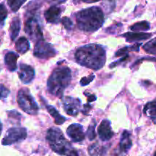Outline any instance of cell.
Returning <instances> with one entry per match:
<instances>
[{
  "label": "cell",
  "instance_id": "obj_33",
  "mask_svg": "<svg viewBox=\"0 0 156 156\" xmlns=\"http://www.w3.org/2000/svg\"><path fill=\"white\" fill-rule=\"evenodd\" d=\"M91 107L89 105H84V109H83V111H82V114H88V111H89V110L91 109Z\"/></svg>",
  "mask_w": 156,
  "mask_h": 156
},
{
  "label": "cell",
  "instance_id": "obj_22",
  "mask_svg": "<svg viewBox=\"0 0 156 156\" xmlns=\"http://www.w3.org/2000/svg\"><path fill=\"white\" fill-rule=\"evenodd\" d=\"M106 152V148L100 146L98 143H94L88 148L90 156H102Z\"/></svg>",
  "mask_w": 156,
  "mask_h": 156
},
{
  "label": "cell",
  "instance_id": "obj_36",
  "mask_svg": "<svg viewBox=\"0 0 156 156\" xmlns=\"http://www.w3.org/2000/svg\"><path fill=\"white\" fill-rule=\"evenodd\" d=\"M2 131V124L1 121H0V136H1Z\"/></svg>",
  "mask_w": 156,
  "mask_h": 156
},
{
  "label": "cell",
  "instance_id": "obj_7",
  "mask_svg": "<svg viewBox=\"0 0 156 156\" xmlns=\"http://www.w3.org/2000/svg\"><path fill=\"white\" fill-rule=\"evenodd\" d=\"M27 129L24 127H12L8 129L5 136L3 138L2 144L9 146L18 142L22 141L27 138Z\"/></svg>",
  "mask_w": 156,
  "mask_h": 156
},
{
  "label": "cell",
  "instance_id": "obj_2",
  "mask_svg": "<svg viewBox=\"0 0 156 156\" xmlns=\"http://www.w3.org/2000/svg\"><path fill=\"white\" fill-rule=\"evenodd\" d=\"M76 21L80 30L85 32H94L103 25L105 16L101 8L92 6L78 12Z\"/></svg>",
  "mask_w": 156,
  "mask_h": 156
},
{
  "label": "cell",
  "instance_id": "obj_12",
  "mask_svg": "<svg viewBox=\"0 0 156 156\" xmlns=\"http://www.w3.org/2000/svg\"><path fill=\"white\" fill-rule=\"evenodd\" d=\"M98 134L102 141H108L114 136V132L111 129V122L108 120H104L98 128Z\"/></svg>",
  "mask_w": 156,
  "mask_h": 156
},
{
  "label": "cell",
  "instance_id": "obj_32",
  "mask_svg": "<svg viewBox=\"0 0 156 156\" xmlns=\"http://www.w3.org/2000/svg\"><path fill=\"white\" fill-rule=\"evenodd\" d=\"M128 57H129V55H128V56H123V57H121L120 59H119V60L116 61V62H112V63H111V65H110V68L112 69V68H114V67H115V66H118L119 64H120V63H121V62H125V61H126V60H127Z\"/></svg>",
  "mask_w": 156,
  "mask_h": 156
},
{
  "label": "cell",
  "instance_id": "obj_31",
  "mask_svg": "<svg viewBox=\"0 0 156 156\" xmlns=\"http://www.w3.org/2000/svg\"><path fill=\"white\" fill-rule=\"evenodd\" d=\"M94 79V75H91V76H87V77H83L80 81V85L82 86H86L88 84H90V82H92Z\"/></svg>",
  "mask_w": 156,
  "mask_h": 156
},
{
  "label": "cell",
  "instance_id": "obj_8",
  "mask_svg": "<svg viewBox=\"0 0 156 156\" xmlns=\"http://www.w3.org/2000/svg\"><path fill=\"white\" fill-rule=\"evenodd\" d=\"M54 47L49 43L41 40L37 42L34 50V55L37 58L42 59H48L56 55Z\"/></svg>",
  "mask_w": 156,
  "mask_h": 156
},
{
  "label": "cell",
  "instance_id": "obj_1",
  "mask_svg": "<svg viewBox=\"0 0 156 156\" xmlns=\"http://www.w3.org/2000/svg\"><path fill=\"white\" fill-rule=\"evenodd\" d=\"M75 58L76 62L82 66L98 70L105 66L106 52L102 46L91 44L78 49L75 53Z\"/></svg>",
  "mask_w": 156,
  "mask_h": 156
},
{
  "label": "cell",
  "instance_id": "obj_35",
  "mask_svg": "<svg viewBox=\"0 0 156 156\" xmlns=\"http://www.w3.org/2000/svg\"><path fill=\"white\" fill-rule=\"evenodd\" d=\"M96 100V97L94 95H89L88 98V102H92Z\"/></svg>",
  "mask_w": 156,
  "mask_h": 156
},
{
  "label": "cell",
  "instance_id": "obj_4",
  "mask_svg": "<svg viewBox=\"0 0 156 156\" xmlns=\"http://www.w3.org/2000/svg\"><path fill=\"white\" fill-rule=\"evenodd\" d=\"M47 140L52 150L61 155H68L73 150L71 144L64 137L62 131L56 127H52L47 130Z\"/></svg>",
  "mask_w": 156,
  "mask_h": 156
},
{
  "label": "cell",
  "instance_id": "obj_24",
  "mask_svg": "<svg viewBox=\"0 0 156 156\" xmlns=\"http://www.w3.org/2000/svg\"><path fill=\"white\" fill-rule=\"evenodd\" d=\"M143 49L146 53H149V54L156 55V38H154L148 43H146L143 46Z\"/></svg>",
  "mask_w": 156,
  "mask_h": 156
},
{
  "label": "cell",
  "instance_id": "obj_5",
  "mask_svg": "<svg viewBox=\"0 0 156 156\" xmlns=\"http://www.w3.org/2000/svg\"><path fill=\"white\" fill-rule=\"evenodd\" d=\"M17 101H18L20 108L27 114H30V115L37 114L39 107L27 88H24L19 90Z\"/></svg>",
  "mask_w": 156,
  "mask_h": 156
},
{
  "label": "cell",
  "instance_id": "obj_25",
  "mask_svg": "<svg viewBox=\"0 0 156 156\" xmlns=\"http://www.w3.org/2000/svg\"><path fill=\"white\" fill-rule=\"evenodd\" d=\"M25 1H19V0H15V1H8L7 3L9 5L12 12H17L21 8Z\"/></svg>",
  "mask_w": 156,
  "mask_h": 156
},
{
  "label": "cell",
  "instance_id": "obj_23",
  "mask_svg": "<svg viewBox=\"0 0 156 156\" xmlns=\"http://www.w3.org/2000/svg\"><path fill=\"white\" fill-rule=\"evenodd\" d=\"M130 30H135V31H141V30H148L150 28V24L146 21H140L134 24L131 26Z\"/></svg>",
  "mask_w": 156,
  "mask_h": 156
},
{
  "label": "cell",
  "instance_id": "obj_16",
  "mask_svg": "<svg viewBox=\"0 0 156 156\" xmlns=\"http://www.w3.org/2000/svg\"><path fill=\"white\" fill-rule=\"evenodd\" d=\"M132 140L129 132L127 130H124L122 133L121 138L120 142V151L123 152H127L132 147Z\"/></svg>",
  "mask_w": 156,
  "mask_h": 156
},
{
  "label": "cell",
  "instance_id": "obj_27",
  "mask_svg": "<svg viewBox=\"0 0 156 156\" xmlns=\"http://www.w3.org/2000/svg\"><path fill=\"white\" fill-rule=\"evenodd\" d=\"M10 94V91L9 88H6L4 85L0 84V99L1 100H4Z\"/></svg>",
  "mask_w": 156,
  "mask_h": 156
},
{
  "label": "cell",
  "instance_id": "obj_17",
  "mask_svg": "<svg viewBox=\"0 0 156 156\" xmlns=\"http://www.w3.org/2000/svg\"><path fill=\"white\" fill-rule=\"evenodd\" d=\"M21 30V21L18 17H15L12 19L10 25V37L12 41H15L19 34Z\"/></svg>",
  "mask_w": 156,
  "mask_h": 156
},
{
  "label": "cell",
  "instance_id": "obj_34",
  "mask_svg": "<svg viewBox=\"0 0 156 156\" xmlns=\"http://www.w3.org/2000/svg\"><path fill=\"white\" fill-rule=\"evenodd\" d=\"M67 156H79V154H78L77 151L75 150V149H73Z\"/></svg>",
  "mask_w": 156,
  "mask_h": 156
},
{
  "label": "cell",
  "instance_id": "obj_30",
  "mask_svg": "<svg viewBox=\"0 0 156 156\" xmlns=\"http://www.w3.org/2000/svg\"><path fill=\"white\" fill-rule=\"evenodd\" d=\"M87 136L89 140H94L96 138V133L94 126H90L87 130Z\"/></svg>",
  "mask_w": 156,
  "mask_h": 156
},
{
  "label": "cell",
  "instance_id": "obj_15",
  "mask_svg": "<svg viewBox=\"0 0 156 156\" xmlns=\"http://www.w3.org/2000/svg\"><path fill=\"white\" fill-rule=\"evenodd\" d=\"M18 57L19 56L14 52H9L6 53L5 56V64L9 71L14 72L17 69V60Z\"/></svg>",
  "mask_w": 156,
  "mask_h": 156
},
{
  "label": "cell",
  "instance_id": "obj_3",
  "mask_svg": "<svg viewBox=\"0 0 156 156\" xmlns=\"http://www.w3.org/2000/svg\"><path fill=\"white\" fill-rule=\"evenodd\" d=\"M72 73L69 68L59 66L53 70L47 80V90L49 93L56 97H62L63 91L70 84Z\"/></svg>",
  "mask_w": 156,
  "mask_h": 156
},
{
  "label": "cell",
  "instance_id": "obj_6",
  "mask_svg": "<svg viewBox=\"0 0 156 156\" xmlns=\"http://www.w3.org/2000/svg\"><path fill=\"white\" fill-rule=\"evenodd\" d=\"M24 31L32 41L37 42L43 39V32L41 24L34 15H30L27 18L24 24Z\"/></svg>",
  "mask_w": 156,
  "mask_h": 156
},
{
  "label": "cell",
  "instance_id": "obj_18",
  "mask_svg": "<svg viewBox=\"0 0 156 156\" xmlns=\"http://www.w3.org/2000/svg\"><path fill=\"white\" fill-rule=\"evenodd\" d=\"M15 49L17 51L21 54L27 53L30 49V44L27 39L24 37H21L15 43Z\"/></svg>",
  "mask_w": 156,
  "mask_h": 156
},
{
  "label": "cell",
  "instance_id": "obj_11",
  "mask_svg": "<svg viewBox=\"0 0 156 156\" xmlns=\"http://www.w3.org/2000/svg\"><path fill=\"white\" fill-rule=\"evenodd\" d=\"M18 76H19V79H21L23 83H30L35 76L34 69L30 66L21 63L19 65Z\"/></svg>",
  "mask_w": 156,
  "mask_h": 156
},
{
  "label": "cell",
  "instance_id": "obj_29",
  "mask_svg": "<svg viewBox=\"0 0 156 156\" xmlns=\"http://www.w3.org/2000/svg\"><path fill=\"white\" fill-rule=\"evenodd\" d=\"M8 117L10 119H15V121H18V123H20V120H21V115L18 112H17L16 111H8Z\"/></svg>",
  "mask_w": 156,
  "mask_h": 156
},
{
  "label": "cell",
  "instance_id": "obj_37",
  "mask_svg": "<svg viewBox=\"0 0 156 156\" xmlns=\"http://www.w3.org/2000/svg\"><path fill=\"white\" fill-rule=\"evenodd\" d=\"M154 156H156V152H155V153L154 154Z\"/></svg>",
  "mask_w": 156,
  "mask_h": 156
},
{
  "label": "cell",
  "instance_id": "obj_19",
  "mask_svg": "<svg viewBox=\"0 0 156 156\" xmlns=\"http://www.w3.org/2000/svg\"><path fill=\"white\" fill-rule=\"evenodd\" d=\"M47 110L49 112V114L52 116L53 119H54L55 123L57 125H61L64 123V122L66 120V118L64 117H62L57 111H56V108L53 106H50V105H47Z\"/></svg>",
  "mask_w": 156,
  "mask_h": 156
},
{
  "label": "cell",
  "instance_id": "obj_20",
  "mask_svg": "<svg viewBox=\"0 0 156 156\" xmlns=\"http://www.w3.org/2000/svg\"><path fill=\"white\" fill-rule=\"evenodd\" d=\"M141 46V44H135L133 46H129V47H125L123 48L120 49L119 50H117V53H115V56L117 57H123V56H126L129 55V52L130 51H136L138 52L140 50V47Z\"/></svg>",
  "mask_w": 156,
  "mask_h": 156
},
{
  "label": "cell",
  "instance_id": "obj_13",
  "mask_svg": "<svg viewBox=\"0 0 156 156\" xmlns=\"http://www.w3.org/2000/svg\"><path fill=\"white\" fill-rule=\"evenodd\" d=\"M62 10L56 5H52L44 13L46 21L51 24H57L60 21V15Z\"/></svg>",
  "mask_w": 156,
  "mask_h": 156
},
{
  "label": "cell",
  "instance_id": "obj_14",
  "mask_svg": "<svg viewBox=\"0 0 156 156\" xmlns=\"http://www.w3.org/2000/svg\"><path fill=\"white\" fill-rule=\"evenodd\" d=\"M121 37H124L128 42H137V41H145V40L149 39L150 37H152V34L143 33V32H137V33L128 32V33L122 34Z\"/></svg>",
  "mask_w": 156,
  "mask_h": 156
},
{
  "label": "cell",
  "instance_id": "obj_28",
  "mask_svg": "<svg viewBox=\"0 0 156 156\" xmlns=\"http://www.w3.org/2000/svg\"><path fill=\"white\" fill-rule=\"evenodd\" d=\"M61 22L63 24L64 27L68 30H70L73 27V23L68 17H63L61 20Z\"/></svg>",
  "mask_w": 156,
  "mask_h": 156
},
{
  "label": "cell",
  "instance_id": "obj_9",
  "mask_svg": "<svg viewBox=\"0 0 156 156\" xmlns=\"http://www.w3.org/2000/svg\"><path fill=\"white\" fill-rule=\"evenodd\" d=\"M62 106L68 115L76 117L80 111L81 101L79 98L66 96L62 98Z\"/></svg>",
  "mask_w": 156,
  "mask_h": 156
},
{
  "label": "cell",
  "instance_id": "obj_10",
  "mask_svg": "<svg viewBox=\"0 0 156 156\" xmlns=\"http://www.w3.org/2000/svg\"><path fill=\"white\" fill-rule=\"evenodd\" d=\"M67 135L75 143H79L85 140V133L82 125L78 123H73L70 125L66 130Z\"/></svg>",
  "mask_w": 156,
  "mask_h": 156
},
{
  "label": "cell",
  "instance_id": "obj_21",
  "mask_svg": "<svg viewBox=\"0 0 156 156\" xmlns=\"http://www.w3.org/2000/svg\"><path fill=\"white\" fill-rule=\"evenodd\" d=\"M144 114L156 123V101L149 102L144 108Z\"/></svg>",
  "mask_w": 156,
  "mask_h": 156
},
{
  "label": "cell",
  "instance_id": "obj_26",
  "mask_svg": "<svg viewBox=\"0 0 156 156\" xmlns=\"http://www.w3.org/2000/svg\"><path fill=\"white\" fill-rule=\"evenodd\" d=\"M8 15V10L6 7L5 6L4 3L0 4V24H3L5 18H7Z\"/></svg>",
  "mask_w": 156,
  "mask_h": 156
}]
</instances>
